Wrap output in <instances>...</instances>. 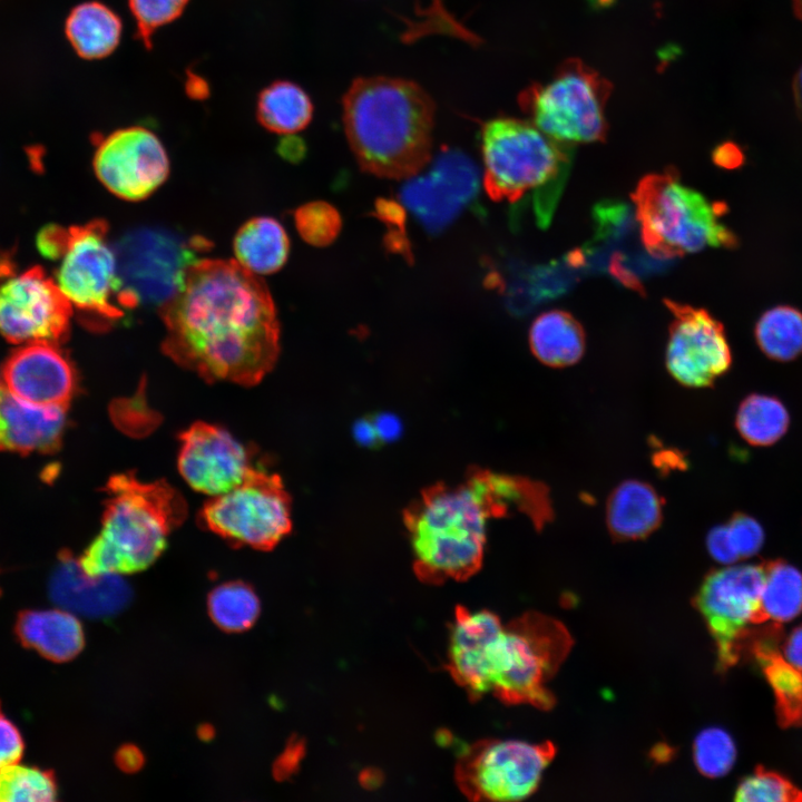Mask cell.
<instances>
[{"label":"cell","mask_w":802,"mask_h":802,"mask_svg":"<svg viewBox=\"0 0 802 802\" xmlns=\"http://www.w3.org/2000/svg\"><path fill=\"white\" fill-rule=\"evenodd\" d=\"M673 315L665 361L668 373L688 388L711 387L732 364L721 322L704 309L665 302Z\"/></svg>","instance_id":"cell-16"},{"label":"cell","mask_w":802,"mask_h":802,"mask_svg":"<svg viewBox=\"0 0 802 802\" xmlns=\"http://www.w3.org/2000/svg\"><path fill=\"white\" fill-rule=\"evenodd\" d=\"M233 248L242 267L254 275H265L283 267L290 253V239L276 219L260 216L241 226Z\"/></svg>","instance_id":"cell-26"},{"label":"cell","mask_w":802,"mask_h":802,"mask_svg":"<svg viewBox=\"0 0 802 802\" xmlns=\"http://www.w3.org/2000/svg\"><path fill=\"white\" fill-rule=\"evenodd\" d=\"M781 656L788 664L802 673V626L790 634Z\"/></svg>","instance_id":"cell-44"},{"label":"cell","mask_w":802,"mask_h":802,"mask_svg":"<svg viewBox=\"0 0 802 802\" xmlns=\"http://www.w3.org/2000/svg\"><path fill=\"white\" fill-rule=\"evenodd\" d=\"M500 618L489 610L457 606L450 632L448 671L467 694L477 700L488 693L486 657L493 637L501 630Z\"/></svg>","instance_id":"cell-21"},{"label":"cell","mask_w":802,"mask_h":802,"mask_svg":"<svg viewBox=\"0 0 802 802\" xmlns=\"http://www.w3.org/2000/svg\"><path fill=\"white\" fill-rule=\"evenodd\" d=\"M434 110L411 80L355 79L343 97V124L360 167L384 178L417 175L431 158Z\"/></svg>","instance_id":"cell-3"},{"label":"cell","mask_w":802,"mask_h":802,"mask_svg":"<svg viewBox=\"0 0 802 802\" xmlns=\"http://www.w3.org/2000/svg\"><path fill=\"white\" fill-rule=\"evenodd\" d=\"M790 415L775 397L753 393L740 404L735 426L740 436L751 446L767 447L777 442L788 431Z\"/></svg>","instance_id":"cell-29"},{"label":"cell","mask_w":802,"mask_h":802,"mask_svg":"<svg viewBox=\"0 0 802 802\" xmlns=\"http://www.w3.org/2000/svg\"><path fill=\"white\" fill-rule=\"evenodd\" d=\"M555 753L549 741L482 740L458 759L456 782L473 801H520L537 790Z\"/></svg>","instance_id":"cell-12"},{"label":"cell","mask_w":802,"mask_h":802,"mask_svg":"<svg viewBox=\"0 0 802 802\" xmlns=\"http://www.w3.org/2000/svg\"><path fill=\"white\" fill-rule=\"evenodd\" d=\"M189 0H128L129 11L136 23L137 37L150 48L158 29L177 20Z\"/></svg>","instance_id":"cell-37"},{"label":"cell","mask_w":802,"mask_h":802,"mask_svg":"<svg viewBox=\"0 0 802 802\" xmlns=\"http://www.w3.org/2000/svg\"><path fill=\"white\" fill-rule=\"evenodd\" d=\"M571 645V636L560 622L536 612L503 625L487 653L488 693L507 704L550 710L555 697L546 685Z\"/></svg>","instance_id":"cell-6"},{"label":"cell","mask_w":802,"mask_h":802,"mask_svg":"<svg viewBox=\"0 0 802 802\" xmlns=\"http://www.w3.org/2000/svg\"><path fill=\"white\" fill-rule=\"evenodd\" d=\"M612 85L579 59L561 63L552 79L519 95L521 109L538 129L570 145L603 141L607 134L606 101Z\"/></svg>","instance_id":"cell-8"},{"label":"cell","mask_w":802,"mask_h":802,"mask_svg":"<svg viewBox=\"0 0 802 802\" xmlns=\"http://www.w3.org/2000/svg\"><path fill=\"white\" fill-rule=\"evenodd\" d=\"M67 407L40 405L0 388V450L21 453L56 451L66 428Z\"/></svg>","instance_id":"cell-22"},{"label":"cell","mask_w":802,"mask_h":802,"mask_svg":"<svg viewBox=\"0 0 802 802\" xmlns=\"http://www.w3.org/2000/svg\"><path fill=\"white\" fill-rule=\"evenodd\" d=\"M512 508L526 514L536 528L554 515L546 486L522 477L479 470L463 483L426 490L404 515L419 579L440 584L476 574L489 519Z\"/></svg>","instance_id":"cell-2"},{"label":"cell","mask_w":802,"mask_h":802,"mask_svg":"<svg viewBox=\"0 0 802 802\" xmlns=\"http://www.w3.org/2000/svg\"><path fill=\"white\" fill-rule=\"evenodd\" d=\"M795 91H796L799 105L802 109V68L799 71V75L796 77Z\"/></svg>","instance_id":"cell-50"},{"label":"cell","mask_w":802,"mask_h":802,"mask_svg":"<svg viewBox=\"0 0 802 802\" xmlns=\"http://www.w3.org/2000/svg\"><path fill=\"white\" fill-rule=\"evenodd\" d=\"M713 160L720 167L733 169L742 165L744 156L735 144L723 143L714 149Z\"/></svg>","instance_id":"cell-43"},{"label":"cell","mask_w":802,"mask_h":802,"mask_svg":"<svg viewBox=\"0 0 802 802\" xmlns=\"http://www.w3.org/2000/svg\"><path fill=\"white\" fill-rule=\"evenodd\" d=\"M754 335L767 358L792 361L802 354V312L789 305L774 306L761 315Z\"/></svg>","instance_id":"cell-30"},{"label":"cell","mask_w":802,"mask_h":802,"mask_svg":"<svg viewBox=\"0 0 802 802\" xmlns=\"http://www.w3.org/2000/svg\"><path fill=\"white\" fill-rule=\"evenodd\" d=\"M52 773L19 763L0 770V802H45L57 799Z\"/></svg>","instance_id":"cell-33"},{"label":"cell","mask_w":802,"mask_h":802,"mask_svg":"<svg viewBox=\"0 0 802 802\" xmlns=\"http://www.w3.org/2000/svg\"><path fill=\"white\" fill-rule=\"evenodd\" d=\"M285 137L278 145V153L286 159L297 160L303 157L305 151L302 139L295 137L294 134L284 135Z\"/></svg>","instance_id":"cell-47"},{"label":"cell","mask_w":802,"mask_h":802,"mask_svg":"<svg viewBox=\"0 0 802 802\" xmlns=\"http://www.w3.org/2000/svg\"><path fill=\"white\" fill-rule=\"evenodd\" d=\"M199 522L233 545L270 550L291 530V499L277 475L252 468L204 505Z\"/></svg>","instance_id":"cell-10"},{"label":"cell","mask_w":802,"mask_h":802,"mask_svg":"<svg viewBox=\"0 0 802 802\" xmlns=\"http://www.w3.org/2000/svg\"><path fill=\"white\" fill-rule=\"evenodd\" d=\"M179 440V472L199 492L225 493L238 486L253 468L250 450L217 426L195 422Z\"/></svg>","instance_id":"cell-18"},{"label":"cell","mask_w":802,"mask_h":802,"mask_svg":"<svg viewBox=\"0 0 802 802\" xmlns=\"http://www.w3.org/2000/svg\"><path fill=\"white\" fill-rule=\"evenodd\" d=\"M663 507V498L649 483L640 480L623 481L607 500L608 531L617 541L644 539L659 527Z\"/></svg>","instance_id":"cell-23"},{"label":"cell","mask_w":802,"mask_h":802,"mask_svg":"<svg viewBox=\"0 0 802 802\" xmlns=\"http://www.w3.org/2000/svg\"><path fill=\"white\" fill-rule=\"evenodd\" d=\"M70 229L57 224L46 225L36 237L39 253L48 260H60L68 246Z\"/></svg>","instance_id":"cell-41"},{"label":"cell","mask_w":802,"mask_h":802,"mask_svg":"<svg viewBox=\"0 0 802 802\" xmlns=\"http://www.w3.org/2000/svg\"><path fill=\"white\" fill-rule=\"evenodd\" d=\"M376 434L379 439L391 441L397 438L401 432V423L398 418L392 414L382 413L378 415L373 421Z\"/></svg>","instance_id":"cell-45"},{"label":"cell","mask_w":802,"mask_h":802,"mask_svg":"<svg viewBox=\"0 0 802 802\" xmlns=\"http://www.w3.org/2000/svg\"><path fill=\"white\" fill-rule=\"evenodd\" d=\"M256 117L272 133L296 134L312 120L313 104L305 90L295 82L276 80L260 91Z\"/></svg>","instance_id":"cell-28"},{"label":"cell","mask_w":802,"mask_h":802,"mask_svg":"<svg viewBox=\"0 0 802 802\" xmlns=\"http://www.w3.org/2000/svg\"><path fill=\"white\" fill-rule=\"evenodd\" d=\"M49 593L61 608L92 618L113 617L131 599V589L120 575L90 576L69 552L61 554Z\"/></svg>","instance_id":"cell-20"},{"label":"cell","mask_w":802,"mask_h":802,"mask_svg":"<svg viewBox=\"0 0 802 802\" xmlns=\"http://www.w3.org/2000/svg\"><path fill=\"white\" fill-rule=\"evenodd\" d=\"M400 196L429 232H441L477 196L480 179L476 165L464 154L443 150L429 172L410 177Z\"/></svg>","instance_id":"cell-17"},{"label":"cell","mask_w":802,"mask_h":802,"mask_svg":"<svg viewBox=\"0 0 802 802\" xmlns=\"http://www.w3.org/2000/svg\"><path fill=\"white\" fill-rule=\"evenodd\" d=\"M532 354L545 365L564 368L577 363L585 351V333L568 312L551 310L536 317L529 330Z\"/></svg>","instance_id":"cell-27"},{"label":"cell","mask_w":802,"mask_h":802,"mask_svg":"<svg viewBox=\"0 0 802 802\" xmlns=\"http://www.w3.org/2000/svg\"><path fill=\"white\" fill-rule=\"evenodd\" d=\"M69 229L68 246L53 280L88 326L107 329L126 310L120 301L121 283L107 223L98 219Z\"/></svg>","instance_id":"cell-9"},{"label":"cell","mask_w":802,"mask_h":802,"mask_svg":"<svg viewBox=\"0 0 802 802\" xmlns=\"http://www.w3.org/2000/svg\"><path fill=\"white\" fill-rule=\"evenodd\" d=\"M706 548L712 558L721 564L732 565L739 560L730 544L725 524L710 530L706 537Z\"/></svg>","instance_id":"cell-42"},{"label":"cell","mask_w":802,"mask_h":802,"mask_svg":"<svg viewBox=\"0 0 802 802\" xmlns=\"http://www.w3.org/2000/svg\"><path fill=\"white\" fill-rule=\"evenodd\" d=\"M16 630L25 646L53 662L72 659L85 645L80 620L65 608L26 610L19 615Z\"/></svg>","instance_id":"cell-24"},{"label":"cell","mask_w":802,"mask_h":802,"mask_svg":"<svg viewBox=\"0 0 802 802\" xmlns=\"http://www.w3.org/2000/svg\"><path fill=\"white\" fill-rule=\"evenodd\" d=\"M4 388L40 405L68 407L77 390V373L58 343L30 342L11 352L2 368Z\"/></svg>","instance_id":"cell-19"},{"label":"cell","mask_w":802,"mask_h":802,"mask_svg":"<svg viewBox=\"0 0 802 802\" xmlns=\"http://www.w3.org/2000/svg\"><path fill=\"white\" fill-rule=\"evenodd\" d=\"M796 10H798V12L800 13V16L802 17V0H800V1L796 3Z\"/></svg>","instance_id":"cell-51"},{"label":"cell","mask_w":802,"mask_h":802,"mask_svg":"<svg viewBox=\"0 0 802 802\" xmlns=\"http://www.w3.org/2000/svg\"><path fill=\"white\" fill-rule=\"evenodd\" d=\"M764 663L766 676L775 691L779 703L782 705L786 720L802 717V673L779 654L764 652L761 657Z\"/></svg>","instance_id":"cell-35"},{"label":"cell","mask_w":802,"mask_h":802,"mask_svg":"<svg viewBox=\"0 0 802 802\" xmlns=\"http://www.w3.org/2000/svg\"><path fill=\"white\" fill-rule=\"evenodd\" d=\"M693 757L695 766L703 775L720 777L727 774L734 765L736 747L725 730L708 727L696 735Z\"/></svg>","instance_id":"cell-34"},{"label":"cell","mask_w":802,"mask_h":802,"mask_svg":"<svg viewBox=\"0 0 802 802\" xmlns=\"http://www.w3.org/2000/svg\"><path fill=\"white\" fill-rule=\"evenodd\" d=\"M802 612V573L784 561L765 565L761 620L785 623Z\"/></svg>","instance_id":"cell-31"},{"label":"cell","mask_w":802,"mask_h":802,"mask_svg":"<svg viewBox=\"0 0 802 802\" xmlns=\"http://www.w3.org/2000/svg\"><path fill=\"white\" fill-rule=\"evenodd\" d=\"M802 794L786 779L767 771H757L739 784L735 800L740 802H791Z\"/></svg>","instance_id":"cell-38"},{"label":"cell","mask_w":802,"mask_h":802,"mask_svg":"<svg viewBox=\"0 0 802 802\" xmlns=\"http://www.w3.org/2000/svg\"><path fill=\"white\" fill-rule=\"evenodd\" d=\"M354 436L361 443L370 446L376 441L378 434L372 421H359L354 428Z\"/></svg>","instance_id":"cell-49"},{"label":"cell","mask_w":802,"mask_h":802,"mask_svg":"<svg viewBox=\"0 0 802 802\" xmlns=\"http://www.w3.org/2000/svg\"><path fill=\"white\" fill-rule=\"evenodd\" d=\"M206 244L203 238L187 241L160 228L126 233L114 246L123 306L145 303L162 307L182 287L187 268Z\"/></svg>","instance_id":"cell-11"},{"label":"cell","mask_w":802,"mask_h":802,"mask_svg":"<svg viewBox=\"0 0 802 802\" xmlns=\"http://www.w3.org/2000/svg\"><path fill=\"white\" fill-rule=\"evenodd\" d=\"M72 311L41 267L9 272L0 280V334L11 343L60 344L68 336Z\"/></svg>","instance_id":"cell-14"},{"label":"cell","mask_w":802,"mask_h":802,"mask_svg":"<svg viewBox=\"0 0 802 802\" xmlns=\"http://www.w3.org/2000/svg\"><path fill=\"white\" fill-rule=\"evenodd\" d=\"M633 202L642 242L655 258L737 244L735 235L720 221L724 206L683 184L675 172L642 178Z\"/></svg>","instance_id":"cell-7"},{"label":"cell","mask_w":802,"mask_h":802,"mask_svg":"<svg viewBox=\"0 0 802 802\" xmlns=\"http://www.w3.org/2000/svg\"><path fill=\"white\" fill-rule=\"evenodd\" d=\"M65 36L74 51L85 60L110 56L119 46L123 21L109 6L97 0L84 1L68 13Z\"/></svg>","instance_id":"cell-25"},{"label":"cell","mask_w":802,"mask_h":802,"mask_svg":"<svg viewBox=\"0 0 802 802\" xmlns=\"http://www.w3.org/2000/svg\"><path fill=\"white\" fill-rule=\"evenodd\" d=\"M294 222L301 237L314 246H326L338 237L342 219L339 211L322 200L302 205L295 211Z\"/></svg>","instance_id":"cell-36"},{"label":"cell","mask_w":802,"mask_h":802,"mask_svg":"<svg viewBox=\"0 0 802 802\" xmlns=\"http://www.w3.org/2000/svg\"><path fill=\"white\" fill-rule=\"evenodd\" d=\"M162 349L209 382L253 385L274 366L280 325L272 296L236 261L197 260L160 307Z\"/></svg>","instance_id":"cell-1"},{"label":"cell","mask_w":802,"mask_h":802,"mask_svg":"<svg viewBox=\"0 0 802 802\" xmlns=\"http://www.w3.org/2000/svg\"><path fill=\"white\" fill-rule=\"evenodd\" d=\"M25 750L18 727L0 713V770L19 763Z\"/></svg>","instance_id":"cell-40"},{"label":"cell","mask_w":802,"mask_h":802,"mask_svg":"<svg viewBox=\"0 0 802 802\" xmlns=\"http://www.w3.org/2000/svg\"><path fill=\"white\" fill-rule=\"evenodd\" d=\"M207 608L211 618L219 628L239 633L256 622L261 606L252 587L243 581H228L209 593Z\"/></svg>","instance_id":"cell-32"},{"label":"cell","mask_w":802,"mask_h":802,"mask_svg":"<svg viewBox=\"0 0 802 802\" xmlns=\"http://www.w3.org/2000/svg\"><path fill=\"white\" fill-rule=\"evenodd\" d=\"M116 763L126 772H135L144 763L143 753L133 745H125L116 753Z\"/></svg>","instance_id":"cell-46"},{"label":"cell","mask_w":802,"mask_h":802,"mask_svg":"<svg viewBox=\"0 0 802 802\" xmlns=\"http://www.w3.org/2000/svg\"><path fill=\"white\" fill-rule=\"evenodd\" d=\"M1 388V387H0Z\"/></svg>","instance_id":"cell-52"},{"label":"cell","mask_w":802,"mask_h":802,"mask_svg":"<svg viewBox=\"0 0 802 802\" xmlns=\"http://www.w3.org/2000/svg\"><path fill=\"white\" fill-rule=\"evenodd\" d=\"M101 529L79 558L90 576L147 569L187 515L183 496L166 481L143 482L133 472L113 476Z\"/></svg>","instance_id":"cell-4"},{"label":"cell","mask_w":802,"mask_h":802,"mask_svg":"<svg viewBox=\"0 0 802 802\" xmlns=\"http://www.w3.org/2000/svg\"><path fill=\"white\" fill-rule=\"evenodd\" d=\"M185 88L187 95L194 99H204L209 91L207 82L197 75L188 76Z\"/></svg>","instance_id":"cell-48"},{"label":"cell","mask_w":802,"mask_h":802,"mask_svg":"<svg viewBox=\"0 0 802 802\" xmlns=\"http://www.w3.org/2000/svg\"><path fill=\"white\" fill-rule=\"evenodd\" d=\"M764 578L765 566L725 565L707 574L695 595V607L713 636L721 671L736 663L741 639L761 620Z\"/></svg>","instance_id":"cell-13"},{"label":"cell","mask_w":802,"mask_h":802,"mask_svg":"<svg viewBox=\"0 0 802 802\" xmlns=\"http://www.w3.org/2000/svg\"><path fill=\"white\" fill-rule=\"evenodd\" d=\"M481 153L487 194L515 203L534 192L537 221L548 225L570 168L569 145L530 121L498 117L482 126Z\"/></svg>","instance_id":"cell-5"},{"label":"cell","mask_w":802,"mask_h":802,"mask_svg":"<svg viewBox=\"0 0 802 802\" xmlns=\"http://www.w3.org/2000/svg\"><path fill=\"white\" fill-rule=\"evenodd\" d=\"M730 544L739 559L756 555L764 544L762 526L753 517L737 512L725 524Z\"/></svg>","instance_id":"cell-39"},{"label":"cell","mask_w":802,"mask_h":802,"mask_svg":"<svg viewBox=\"0 0 802 802\" xmlns=\"http://www.w3.org/2000/svg\"><path fill=\"white\" fill-rule=\"evenodd\" d=\"M92 166L111 194L129 202L150 196L169 174V158L162 140L143 126L119 128L100 137Z\"/></svg>","instance_id":"cell-15"}]
</instances>
